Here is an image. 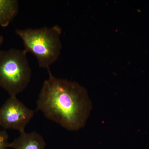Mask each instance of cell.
<instances>
[{
	"label": "cell",
	"instance_id": "6da1fadb",
	"mask_svg": "<svg viewBox=\"0 0 149 149\" xmlns=\"http://www.w3.org/2000/svg\"><path fill=\"white\" fill-rule=\"evenodd\" d=\"M37 101V111L70 131L83 128L92 109L88 91L76 82L57 78L48 70Z\"/></svg>",
	"mask_w": 149,
	"mask_h": 149
},
{
	"label": "cell",
	"instance_id": "7a4b0ae2",
	"mask_svg": "<svg viewBox=\"0 0 149 149\" xmlns=\"http://www.w3.org/2000/svg\"><path fill=\"white\" fill-rule=\"evenodd\" d=\"M61 33V28L57 25L16 30L17 35L23 42L24 50L35 56L40 67L47 70L60 55Z\"/></svg>",
	"mask_w": 149,
	"mask_h": 149
},
{
	"label": "cell",
	"instance_id": "3957f363",
	"mask_svg": "<svg viewBox=\"0 0 149 149\" xmlns=\"http://www.w3.org/2000/svg\"><path fill=\"white\" fill-rule=\"evenodd\" d=\"M24 50L0 51V87L10 96H17L27 88L32 70Z\"/></svg>",
	"mask_w": 149,
	"mask_h": 149
},
{
	"label": "cell",
	"instance_id": "277c9868",
	"mask_svg": "<svg viewBox=\"0 0 149 149\" xmlns=\"http://www.w3.org/2000/svg\"><path fill=\"white\" fill-rule=\"evenodd\" d=\"M34 116V111L16 96H10L0 108V125L5 130L15 129L22 133Z\"/></svg>",
	"mask_w": 149,
	"mask_h": 149
},
{
	"label": "cell",
	"instance_id": "5b68a950",
	"mask_svg": "<svg viewBox=\"0 0 149 149\" xmlns=\"http://www.w3.org/2000/svg\"><path fill=\"white\" fill-rule=\"evenodd\" d=\"M44 138L37 132L20 133V135L9 144L8 148L13 149H45Z\"/></svg>",
	"mask_w": 149,
	"mask_h": 149
},
{
	"label": "cell",
	"instance_id": "8992f818",
	"mask_svg": "<svg viewBox=\"0 0 149 149\" xmlns=\"http://www.w3.org/2000/svg\"><path fill=\"white\" fill-rule=\"evenodd\" d=\"M18 10V1L0 0V27H7L17 16Z\"/></svg>",
	"mask_w": 149,
	"mask_h": 149
},
{
	"label": "cell",
	"instance_id": "52a82bcc",
	"mask_svg": "<svg viewBox=\"0 0 149 149\" xmlns=\"http://www.w3.org/2000/svg\"><path fill=\"white\" fill-rule=\"evenodd\" d=\"M8 136L5 130L0 131V149H7L8 148Z\"/></svg>",
	"mask_w": 149,
	"mask_h": 149
},
{
	"label": "cell",
	"instance_id": "ba28073f",
	"mask_svg": "<svg viewBox=\"0 0 149 149\" xmlns=\"http://www.w3.org/2000/svg\"><path fill=\"white\" fill-rule=\"evenodd\" d=\"M3 37L1 35H0V47H1L2 45L3 42ZM0 51H1V49H0Z\"/></svg>",
	"mask_w": 149,
	"mask_h": 149
}]
</instances>
